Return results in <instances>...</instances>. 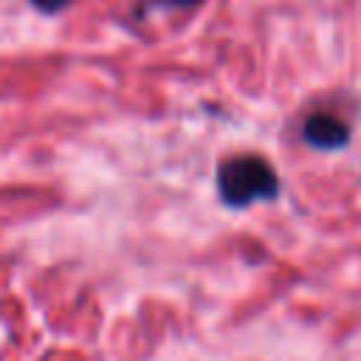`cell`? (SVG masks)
Returning <instances> with one entry per match:
<instances>
[{
    "instance_id": "obj_4",
    "label": "cell",
    "mask_w": 361,
    "mask_h": 361,
    "mask_svg": "<svg viewBox=\"0 0 361 361\" xmlns=\"http://www.w3.org/2000/svg\"><path fill=\"white\" fill-rule=\"evenodd\" d=\"M164 3H169V6H195L200 0H164Z\"/></svg>"
},
{
    "instance_id": "obj_2",
    "label": "cell",
    "mask_w": 361,
    "mask_h": 361,
    "mask_svg": "<svg viewBox=\"0 0 361 361\" xmlns=\"http://www.w3.org/2000/svg\"><path fill=\"white\" fill-rule=\"evenodd\" d=\"M302 135L307 144H313L319 149H338L350 141V124L330 110H316L305 118Z\"/></svg>"
},
{
    "instance_id": "obj_1",
    "label": "cell",
    "mask_w": 361,
    "mask_h": 361,
    "mask_svg": "<svg viewBox=\"0 0 361 361\" xmlns=\"http://www.w3.org/2000/svg\"><path fill=\"white\" fill-rule=\"evenodd\" d=\"M217 192L228 206H248L276 195V172L259 155H234L217 166Z\"/></svg>"
},
{
    "instance_id": "obj_3",
    "label": "cell",
    "mask_w": 361,
    "mask_h": 361,
    "mask_svg": "<svg viewBox=\"0 0 361 361\" xmlns=\"http://www.w3.org/2000/svg\"><path fill=\"white\" fill-rule=\"evenodd\" d=\"M71 0H31V6H37L42 14H56L59 8H65Z\"/></svg>"
}]
</instances>
